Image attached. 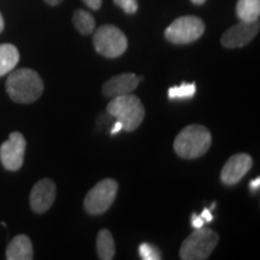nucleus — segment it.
<instances>
[{
  "instance_id": "1",
  "label": "nucleus",
  "mask_w": 260,
  "mask_h": 260,
  "mask_svg": "<svg viewBox=\"0 0 260 260\" xmlns=\"http://www.w3.org/2000/svg\"><path fill=\"white\" fill-rule=\"evenodd\" d=\"M6 92L16 103L30 104L38 100L44 92V82L37 71L19 69L9 75Z\"/></svg>"
},
{
  "instance_id": "2",
  "label": "nucleus",
  "mask_w": 260,
  "mask_h": 260,
  "mask_svg": "<svg viewBox=\"0 0 260 260\" xmlns=\"http://www.w3.org/2000/svg\"><path fill=\"white\" fill-rule=\"evenodd\" d=\"M211 140L209 129L199 124H191L182 129L176 136L174 148L181 158L195 159L209 151Z\"/></svg>"
},
{
  "instance_id": "3",
  "label": "nucleus",
  "mask_w": 260,
  "mask_h": 260,
  "mask_svg": "<svg viewBox=\"0 0 260 260\" xmlns=\"http://www.w3.org/2000/svg\"><path fill=\"white\" fill-rule=\"evenodd\" d=\"M107 112L123 124V130L134 132L145 118V107L136 95L124 94L112 98L107 105Z\"/></svg>"
},
{
  "instance_id": "4",
  "label": "nucleus",
  "mask_w": 260,
  "mask_h": 260,
  "mask_svg": "<svg viewBox=\"0 0 260 260\" xmlns=\"http://www.w3.org/2000/svg\"><path fill=\"white\" fill-rule=\"evenodd\" d=\"M218 234L210 228L195 229L184 240L180 249L182 260H205L213 252L214 247L218 243Z\"/></svg>"
},
{
  "instance_id": "5",
  "label": "nucleus",
  "mask_w": 260,
  "mask_h": 260,
  "mask_svg": "<svg viewBox=\"0 0 260 260\" xmlns=\"http://www.w3.org/2000/svg\"><path fill=\"white\" fill-rule=\"evenodd\" d=\"M93 44L98 53L107 58L122 56L128 47V40L121 29L105 24L94 32Z\"/></svg>"
},
{
  "instance_id": "6",
  "label": "nucleus",
  "mask_w": 260,
  "mask_h": 260,
  "mask_svg": "<svg viewBox=\"0 0 260 260\" xmlns=\"http://www.w3.org/2000/svg\"><path fill=\"white\" fill-rule=\"evenodd\" d=\"M205 23L195 16H182L165 29V38L176 45H187L203 37Z\"/></svg>"
},
{
  "instance_id": "7",
  "label": "nucleus",
  "mask_w": 260,
  "mask_h": 260,
  "mask_svg": "<svg viewBox=\"0 0 260 260\" xmlns=\"http://www.w3.org/2000/svg\"><path fill=\"white\" fill-rule=\"evenodd\" d=\"M118 183L112 178L98 182L84 198V209L89 214H103L111 207L116 199Z\"/></svg>"
},
{
  "instance_id": "8",
  "label": "nucleus",
  "mask_w": 260,
  "mask_h": 260,
  "mask_svg": "<svg viewBox=\"0 0 260 260\" xmlns=\"http://www.w3.org/2000/svg\"><path fill=\"white\" fill-rule=\"evenodd\" d=\"M25 145L27 142L21 133L15 132L10 134L9 140H6L0 147V160L5 169L10 171H17L22 168Z\"/></svg>"
},
{
  "instance_id": "9",
  "label": "nucleus",
  "mask_w": 260,
  "mask_h": 260,
  "mask_svg": "<svg viewBox=\"0 0 260 260\" xmlns=\"http://www.w3.org/2000/svg\"><path fill=\"white\" fill-rule=\"evenodd\" d=\"M259 22H243L233 25L222 35L220 42L226 48H239L248 45L259 31Z\"/></svg>"
},
{
  "instance_id": "10",
  "label": "nucleus",
  "mask_w": 260,
  "mask_h": 260,
  "mask_svg": "<svg viewBox=\"0 0 260 260\" xmlns=\"http://www.w3.org/2000/svg\"><path fill=\"white\" fill-rule=\"evenodd\" d=\"M252 165L253 159L249 154L239 153L233 155L224 164L220 172V180L226 186H234L246 176L247 172L251 170Z\"/></svg>"
},
{
  "instance_id": "11",
  "label": "nucleus",
  "mask_w": 260,
  "mask_h": 260,
  "mask_svg": "<svg viewBox=\"0 0 260 260\" xmlns=\"http://www.w3.org/2000/svg\"><path fill=\"white\" fill-rule=\"evenodd\" d=\"M56 199V184L50 178H42L32 187L30 206L34 212L45 213L51 209Z\"/></svg>"
},
{
  "instance_id": "12",
  "label": "nucleus",
  "mask_w": 260,
  "mask_h": 260,
  "mask_svg": "<svg viewBox=\"0 0 260 260\" xmlns=\"http://www.w3.org/2000/svg\"><path fill=\"white\" fill-rule=\"evenodd\" d=\"M142 77L136 76L133 73L117 75L107 80L103 86V93L107 98H115L124 94H130L136 89Z\"/></svg>"
},
{
  "instance_id": "13",
  "label": "nucleus",
  "mask_w": 260,
  "mask_h": 260,
  "mask_svg": "<svg viewBox=\"0 0 260 260\" xmlns=\"http://www.w3.org/2000/svg\"><path fill=\"white\" fill-rule=\"evenodd\" d=\"M32 246L30 239L27 235H17L11 240L6 248L8 260H31Z\"/></svg>"
},
{
  "instance_id": "14",
  "label": "nucleus",
  "mask_w": 260,
  "mask_h": 260,
  "mask_svg": "<svg viewBox=\"0 0 260 260\" xmlns=\"http://www.w3.org/2000/svg\"><path fill=\"white\" fill-rule=\"evenodd\" d=\"M19 60L17 47L11 44L0 45V76L11 73Z\"/></svg>"
},
{
  "instance_id": "15",
  "label": "nucleus",
  "mask_w": 260,
  "mask_h": 260,
  "mask_svg": "<svg viewBox=\"0 0 260 260\" xmlns=\"http://www.w3.org/2000/svg\"><path fill=\"white\" fill-rule=\"evenodd\" d=\"M98 256L102 260H112L115 256L116 247L112 234L107 229L100 230L96 237Z\"/></svg>"
},
{
  "instance_id": "16",
  "label": "nucleus",
  "mask_w": 260,
  "mask_h": 260,
  "mask_svg": "<svg viewBox=\"0 0 260 260\" xmlns=\"http://www.w3.org/2000/svg\"><path fill=\"white\" fill-rule=\"evenodd\" d=\"M236 15L240 21L254 22L260 16V0H239L236 4Z\"/></svg>"
},
{
  "instance_id": "17",
  "label": "nucleus",
  "mask_w": 260,
  "mask_h": 260,
  "mask_svg": "<svg viewBox=\"0 0 260 260\" xmlns=\"http://www.w3.org/2000/svg\"><path fill=\"white\" fill-rule=\"evenodd\" d=\"M74 25L82 35L92 34L95 29V19L84 10H76L73 16Z\"/></svg>"
},
{
  "instance_id": "18",
  "label": "nucleus",
  "mask_w": 260,
  "mask_h": 260,
  "mask_svg": "<svg viewBox=\"0 0 260 260\" xmlns=\"http://www.w3.org/2000/svg\"><path fill=\"white\" fill-rule=\"evenodd\" d=\"M195 92H197V86H195V83L183 82L181 86L169 88L168 98L170 100L190 99V98H193L195 95Z\"/></svg>"
},
{
  "instance_id": "19",
  "label": "nucleus",
  "mask_w": 260,
  "mask_h": 260,
  "mask_svg": "<svg viewBox=\"0 0 260 260\" xmlns=\"http://www.w3.org/2000/svg\"><path fill=\"white\" fill-rule=\"evenodd\" d=\"M139 254L144 260H160L161 255L157 247L149 243H142L139 247Z\"/></svg>"
},
{
  "instance_id": "20",
  "label": "nucleus",
  "mask_w": 260,
  "mask_h": 260,
  "mask_svg": "<svg viewBox=\"0 0 260 260\" xmlns=\"http://www.w3.org/2000/svg\"><path fill=\"white\" fill-rule=\"evenodd\" d=\"M113 2H115V4L117 6H119L125 14L132 15L138 11V0H113Z\"/></svg>"
},
{
  "instance_id": "21",
  "label": "nucleus",
  "mask_w": 260,
  "mask_h": 260,
  "mask_svg": "<svg viewBox=\"0 0 260 260\" xmlns=\"http://www.w3.org/2000/svg\"><path fill=\"white\" fill-rule=\"evenodd\" d=\"M204 219L201 218L200 216H198V214H193L191 216V225H193L194 229H199V228H203L204 226Z\"/></svg>"
},
{
  "instance_id": "22",
  "label": "nucleus",
  "mask_w": 260,
  "mask_h": 260,
  "mask_svg": "<svg viewBox=\"0 0 260 260\" xmlns=\"http://www.w3.org/2000/svg\"><path fill=\"white\" fill-rule=\"evenodd\" d=\"M83 2L84 4L92 10H99L102 8V4H103V0H83Z\"/></svg>"
},
{
  "instance_id": "23",
  "label": "nucleus",
  "mask_w": 260,
  "mask_h": 260,
  "mask_svg": "<svg viewBox=\"0 0 260 260\" xmlns=\"http://www.w3.org/2000/svg\"><path fill=\"white\" fill-rule=\"evenodd\" d=\"M200 217L204 219L205 223L212 222V219H213V216H212V213H211V210L210 209H205L203 212H201Z\"/></svg>"
},
{
  "instance_id": "24",
  "label": "nucleus",
  "mask_w": 260,
  "mask_h": 260,
  "mask_svg": "<svg viewBox=\"0 0 260 260\" xmlns=\"http://www.w3.org/2000/svg\"><path fill=\"white\" fill-rule=\"evenodd\" d=\"M121 130H123V124L119 121H117L113 125V128L111 129V135H116L117 133H119Z\"/></svg>"
},
{
  "instance_id": "25",
  "label": "nucleus",
  "mask_w": 260,
  "mask_h": 260,
  "mask_svg": "<svg viewBox=\"0 0 260 260\" xmlns=\"http://www.w3.org/2000/svg\"><path fill=\"white\" fill-rule=\"evenodd\" d=\"M259 186H260V178L259 177H256L255 180L251 181V183H249V187H251L252 190L259 189Z\"/></svg>"
},
{
  "instance_id": "26",
  "label": "nucleus",
  "mask_w": 260,
  "mask_h": 260,
  "mask_svg": "<svg viewBox=\"0 0 260 260\" xmlns=\"http://www.w3.org/2000/svg\"><path fill=\"white\" fill-rule=\"evenodd\" d=\"M45 3H47V4L51 6H57L59 5L60 3H63V0H45Z\"/></svg>"
},
{
  "instance_id": "27",
  "label": "nucleus",
  "mask_w": 260,
  "mask_h": 260,
  "mask_svg": "<svg viewBox=\"0 0 260 260\" xmlns=\"http://www.w3.org/2000/svg\"><path fill=\"white\" fill-rule=\"evenodd\" d=\"M4 27H5V23H4V18H3L2 14H0V32L4 30Z\"/></svg>"
},
{
  "instance_id": "28",
  "label": "nucleus",
  "mask_w": 260,
  "mask_h": 260,
  "mask_svg": "<svg viewBox=\"0 0 260 260\" xmlns=\"http://www.w3.org/2000/svg\"><path fill=\"white\" fill-rule=\"evenodd\" d=\"M191 3H193V4H195V5H203L205 2H206V0H190Z\"/></svg>"
}]
</instances>
